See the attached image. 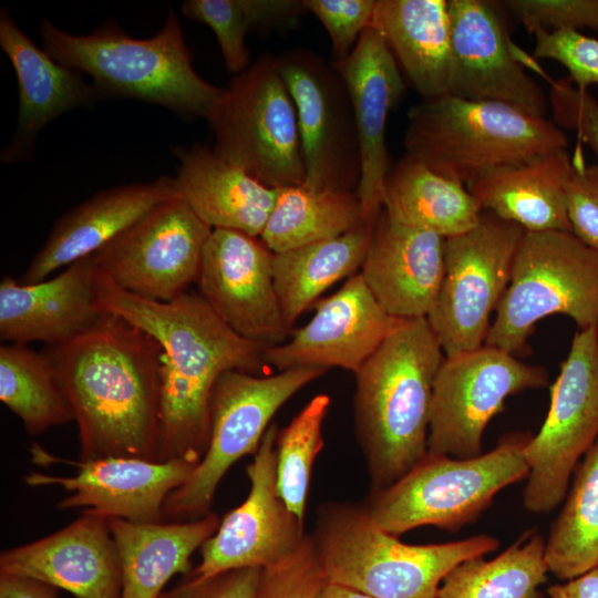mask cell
Listing matches in <instances>:
<instances>
[{
	"instance_id": "1",
	"label": "cell",
	"mask_w": 598,
	"mask_h": 598,
	"mask_svg": "<svg viewBox=\"0 0 598 598\" xmlns=\"http://www.w3.org/2000/svg\"><path fill=\"white\" fill-rule=\"evenodd\" d=\"M100 271V270H99ZM101 308L151 334L162 347V444L158 461L197 463L210 435V399L229 370L260 375L267 347L230 329L198 292L152 301L115 286L99 272Z\"/></svg>"
},
{
	"instance_id": "2",
	"label": "cell",
	"mask_w": 598,
	"mask_h": 598,
	"mask_svg": "<svg viewBox=\"0 0 598 598\" xmlns=\"http://www.w3.org/2000/svg\"><path fill=\"white\" fill-rule=\"evenodd\" d=\"M44 352L74 411L80 460L158 461L163 350L151 334L107 313L91 330Z\"/></svg>"
},
{
	"instance_id": "3",
	"label": "cell",
	"mask_w": 598,
	"mask_h": 598,
	"mask_svg": "<svg viewBox=\"0 0 598 598\" xmlns=\"http://www.w3.org/2000/svg\"><path fill=\"white\" fill-rule=\"evenodd\" d=\"M445 359L427 319H398L355 375L354 424L372 492L427 453L433 384Z\"/></svg>"
},
{
	"instance_id": "4",
	"label": "cell",
	"mask_w": 598,
	"mask_h": 598,
	"mask_svg": "<svg viewBox=\"0 0 598 598\" xmlns=\"http://www.w3.org/2000/svg\"><path fill=\"white\" fill-rule=\"evenodd\" d=\"M39 35L55 61L92 78L97 96L134 99L207 121L224 92L195 71L175 12L146 39L131 37L114 21L80 35L49 19L40 22Z\"/></svg>"
},
{
	"instance_id": "5",
	"label": "cell",
	"mask_w": 598,
	"mask_h": 598,
	"mask_svg": "<svg viewBox=\"0 0 598 598\" xmlns=\"http://www.w3.org/2000/svg\"><path fill=\"white\" fill-rule=\"evenodd\" d=\"M311 539L328 581L373 598H437L443 578L455 566L499 546L486 534L405 544L380 528L362 505L348 503L321 505Z\"/></svg>"
},
{
	"instance_id": "6",
	"label": "cell",
	"mask_w": 598,
	"mask_h": 598,
	"mask_svg": "<svg viewBox=\"0 0 598 598\" xmlns=\"http://www.w3.org/2000/svg\"><path fill=\"white\" fill-rule=\"evenodd\" d=\"M403 143L406 155L464 186L499 167L568 146L563 130L545 116L450 94L409 110Z\"/></svg>"
},
{
	"instance_id": "7",
	"label": "cell",
	"mask_w": 598,
	"mask_h": 598,
	"mask_svg": "<svg viewBox=\"0 0 598 598\" xmlns=\"http://www.w3.org/2000/svg\"><path fill=\"white\" fill-rule=\"evenodd\" d=\"M530 437L528 432L505 434L493 450L472 458L426 453L392 485L371 492L362 506L396 537L427 525L457 532L474 523L499 491L527 477L524 448Z\"/></svg>"
},
{
	"instance_id": "8",
	"label": "cell",
	"mask_w": 598,
	"mask_h": 598,
	"mask_svg": "<svg viewBox=\"0 0 598 598\" xmlns=\"http://www.w3.org/2000/svg\"><path fill=\"white\" fill-rule=\"evenodd\" d=\"M553 315L598 326V252L573 233L525 231L484 344L528 354L537 322Z\"/></svg>"
},
{
	"instance_id": "9",
	"label": "cell",
	"mask_w": 598,
	"mask_h": 598,
	"mask_svg": "<svg viewBox=\"0 0 598 598\" xmlns=\"http://www.w3.org/2000/svg\"><path fill=\"white\" fill-rule=\"evenodd\" d=\"M207 122L214 151L269 188L305 182L295 103L278 58L260 56L236 74Z\"/></svg>"
},
{
	"instance_id": "10",
	"label": "cell",
	"mask_w": 598,
	"mask_h": 598,
	"mask_svg": "<svg viewBox=\"0 0 598 598\" xmlns=\"http://www.w3.org/2000/svg\"><path fill=\"white\" fill-rule=\"evenodd\" d=\"M326 371L297 367L272 375L238 370L223 373L212 393L207 450L186 482L168 496L165 518L188 519L208 514L227 471L243 456L257 452L275 413Z\"/></svg>"
},
{
	"instance_id": "11",
	"label": "cell",
	"mask_w": 598,
	"mask_h": 598,
	"mask_svg": "<svg viewBox=\"0 0 598 598\" xmlns=\"http://www.w3.org/2000/svg\"><path fill=\"white\" fill-rule=\"evenodd\" d=\"M524 234L519 225L483 210L472 229L446 238L443 280L426 317L446 358L485 343Z\"/></svg>"
},
{
	"instance_id": "12",
	"label": "cell",
	"mask_w": 598,
	"mask_h": 598,
	"mask_svg": "<svg viewBox=\"0 0 598 598\" xmlns=\"http://www.w3.org/2000/svg\"><path fill=\"white\" fill-rule=\"evenodd\" d=\"M598 437V326L578 329L560 372L550 385V405L524 448L528 465L525 508L553 512L566 497L570 478Z\"/></svg>"
},
{
	"instance_id": "13",
	"label": "cell",
	"mask_w": 598,
	"mask_h": 598,
	"mask_svg": "<svg viewBox=\"0 0 598 598\" xmlns=\"http://www.w3.org/2000/svg\"><path fill=\"white\" fill-rule=\"evenodd\" d=\"M547 384L543 367L487 344L445 357L433 384L427 453L455 458L483 454V433L505 410L506 399Z\"/></svg>"
},
{
	"instance_id": "14",
	"label": "cell",
	"mask_w": 598,
	"mask_h": 598,
	"mask_svg": "<svg viewBox=\"0 0 598 598\" xmlns=\"http://www.w3.org/2000/svg\"><path fill=\"white\" fill-rule=\"evenodd\" d=\"M212 230L177 196L155 206L93 256L101 274L122 290L168 302L196 282Z\"/></svg>"
},
{
	"instance_id": "15",
	"label": "cell",
	"mask_w": 598,
	"mask_h": 598,
	"mask_svg": "<svg viewBox=\"0 0 598 598\" xmlns=\"http://www.w3.org/2000/svg\"><path fill=\"white\" fill-rule=\"evenodd\" d=\"M296 106L305 162V184L317 189L355 192L360 148L346 83L318 54L295 49L278 58Z\"/></svg>"
},
{
	"instance_id": "16",
	"label": "cell",
	"mask_w": 598,
	"mask_h": 598,
	"mask_svg": "<svg viewBox=\"0 0 598 598\" xmlns=\"http://www.w3.org/2000/svg\"><path fill=\"white\" fill-rule=\"evenodd\" d=\"M37 464L68 463L76 467L71 476L30 472L23 476L32 487L59 486L69 493L58 509L84 507L106 518L136 523L164 522L168 496L192 474L197 463L176 458L150 461L138 457H102L71 461L58 458L39 444L30 447Z\"/></svg>"
},
{
	"instance_id": "17",
	"label": "cell",
	"mask_w": 598,
	"mask_h": 598,
	"mask_svg": "<svg viewBox=\"0 0 598 598\" xmlns=\"http://www.w3.org/2000/svg\"><path fill=\"white\" fill-rule=\"evenodd\" d=\"M276 424L265 432L247 466V498L227 513L216 533L200 547V563L188 578L206 579L247 567L266 568L291 555L303 542V523L277 491Z\"/></svg>"
},
{
	"instance_id": "18",
	"label": "cell",
	"mask_w": 598,
	"mask_h": 598,
	"mask_svg": "<svg viewBox=\"0 0 598 598\" xmlns=\"http://www.w3.org/2000/svg\"><path fill=\"white\" fill-rule=\"evenodd\" d=\"M498 8L493 1L448 0V94L505 103L545 116L548 97L525 71Z\"/></svg>"
},
{
	"instance_id": "19",
	"label": "cell",
	"mask_w": 598,
	"mask_h": 598,
	"mask_svg": "<svg viewBox=\"0 0 598 598\" xmlns=\"http://www.w3.org/2000/svg\"><path fill=\"white\" fill-rule=\"evenodd\" d=\"M196 283L200 297L239 336L267 348L285 342L290 329L275 289L272 252L258 237L213 229Z\"/></svg>"
},
{
	"instance_id": "20",
	"label": "cell",
	"mask_w": 598,
	"mask_h": 598,
	"mask_svg": "<svg viewBox=\"0 0 598 598\" xmlns=\"http://www.w3.org/2000/svg\"><path fill=\"white\" fill-rule=\"evenodd\" d=\"M396 320L382 308L358 272L321 300L311 320L296 330L288 342L267 348L265 360L279 372L297 367H338L355 374Z\"/></svg>"
},
{
	"instance_id": "21",
	"label": "cell",
	"mask_w": 598,
	"mask_h": 598,
	"mask_svg": "<svg viewBox=\"0 0 598 598\" xmlns=\"http://www.w3.org/2000/svg\"><path fill=\"white\" fill-rule=\"evenodd\" d=\"M0 574L34 579L76 598H121L109 518L90 509L51 535L2 550Z\"/></svg>"
},
{
	"instance_id": "22",
	"label": "cell",
	"mask_w": 598,
	"mask_h": 598,
	"mask_svg": "<svg viewBox=\"0 0 598 598\" xmlns=\"http://www.w3.org/2000/svg\"><path fill=\"white\" fill-rule=\"evenodd\" d=\"M342 76L353 107L360 148L361 175L357 187L363 217L374 224L383 208V188L390 171L385 127L391 109L405 83L382 35L372 27L360 35L350 54L332 61Z\"/></svg>"
},
{
	"instance_id": "23",
	"label": "cell",
	"mask_w": 598,
	"mask_h": 598,
	"mask_svg": "<svg viewBox=\"0 0 598 598\" xmlns=\"http://www.w3.org/2000/svg\"><path fill=\"white\" fill-rule=\"evenodd\" d=\"M99 268L93 254L53 278L22 283L0 282V338L10 343H66L94 328L106 316L99 302Z\"/></svg>"
},
{
	"instance_id": "24",
	"label": "cell",
	"mask_w": 598,
	"mask_h": 598,
	"mask_svg": "<svg viewBox=\"0 0 598 598\" xmlns=\"http://www.w3.org/2000/svg\"><path fill=\"white\" fill-rule=\"evenodd\" d=\"M446 238L377 218L361 276L382 308L398 319L427 317L445 270Z\"/></svg>"
},
{
	"instance_id": "25",
	"label": "cell",
	"mask_w": 598,
	"mask_h": 598,
	"mask_svg": "<svg viewBox=\"0 0 598 598\" xmlns=\"http://www.w3.org/2000/svg\"><path fill=\"white\" fill-rule=\"evenodd\" d=\"M177 196L175 178L167 175L97 192L56 219L19 281L48 279L53 271L94 254L155 206Z\"/></svg>"
},
{
	"instance_id": "26",
	"label": "cell",
	"mask_w": 598,
	"mask_h": 598,
	"mask_svg": "<svg viewBox=\"0 0 598 598\" xmlns=\"http://www.w3.org/2000/svg\"><path fill=\"white\" fill-rule=\"evenodd\" d=\"M0 45L16 72L20 99L17 130L0 154L8 164L32 158L34 142L50 122L71 110L92 105L97 94L83 73L40 49L4 7L0 11Z\"/></svg>"
},
{
	"instance_id": "27",
	"label": "cell",
	"mask_w": 598,
	"mask_h": 598,
	"mask_svg": "<svg viewBox=\"0 0 598 598\" xmlns=\"http://www.w3.org/2000/svg\"><path fill=\"white\" fill-rule=\"evenodd\" d=\"M179 197L212 229L226 228L260 237L277 197L243 168L202 144L173 150Z\"/></svg>"
},
{
	"instance_id": "28",
	"label": "cell",
	"mask_w": 598,
	"mask_h": 598,
	"mask_svg": "<svg viewBox=\"0 0 598 598\" xmlns=\"http://www.w3.org/2000/svg\"><path fill=\"white\" fill-rule=\"evenodd\" d=\"M571 167L567 150H559L494 169L466 188L482 210L525 231L571 233L566 192Z\"/></svg>"
},
{
	"instance_id": "29",
	"label": "cell",
	"mask_w": 598,
	"mask_h": 598,
	"mask_svg": "<svg viewBox=\"0 0 598 598\" xmlns=\"http://www.w3.org/2000/svg\"><path fill=\"white\" fill-rule=\"evenodd\" d=\"M220 520L213 512L188 522L109 518L121 565V598H159L174 575L192 571V555L216 533Z\"/></svg>"
},
{
	"instance_id": "30",
	"label": "cell",
	"mask_w": 598,
	"mask_h": 598,
	"mask_svg": "<svg viewBox=\"0 0 598 598\" xmlns=\"http://www.w3.org/2000/svg\"><path fill=\"white\" fill-rule=\"evenodd\" d=\"M370 27L423 100L448 94L451 22L446 0H377Z\"/></svg>"
},
{
	"instance_id": "31",
	"label": "cell",
	"mask_w": 598,
	"mask_h": 598,
	"mask_svg": "<svg viewBox=\"0 0 598 598\" xmlns=\"http://www.w3.org/2000/svg\"><path fill=\"white\" fill-rule=\"evenodd\" d=\"M382 209L395 223L445 238L472 229L483 212L466 186L406 154L390 167Z\"/></svg>"
},
{
	"instance_id": "32",
	"label": "cell",
	"mask_w": 598,
	"mask_h": 598,
	"mask_svg": "<svg viewBox=\"0 0 598 598\" xmlns=\"http://www.w3.org/2000/svg\"><path fill=\"white\" fill-rule=\"evenodd\" d=\"M373 226L364 223L333 238L272 252L275 289L289 329L323 291L361 268Z\"/></svg>"
},
{
	"instance_id": "33",
	"label": "cell",
	"mask_w": 598,
	"mask_h": 598,
	"mask_svg": "<svg viewBox=\"0 0 598 598\" xmlns=\"http://www.w3.org/2000/svg\"><path fill=\"white\" fill-rule=\"evenodd\" d=\"M364 219L355 192L317 189L305 184L277 188L261 241L282 252L346 234Z\"/></svg>"
},
{
	"instance_id": "34",
	"label": "cell",
	"mask_w": 598,
	"mask_h": 598,
	"mask_svg": "<svg viewBox=\"0 0 598 598\" xmlns=\"http://www.w3.org/2000/svg\"><path fill=\"white\" fill-rule=\"evenodd\" d=\"M546 540L526 532L493 559L475 557L455 566L443 578L437 598H544L547 582Z\"/></svg>"
},
{
	"instance_id": "35",
	"label": "cell",
	"mask_w": 598,
	"mask_h": 598,
	"mask_svg": "<svg viewBox=\"0 0 598 598\" xmlns=\"http://www.w3.org/2000/svg\"><path fill=\"white\" fill-rule=\"evenodd\" d=\"M0 400L30 435L74 421V411L48 354L27 344L0 346Z\"/></svg>"
},
{
	"instance_id": "36",
	"label": "cell",
	"mask_w": 598,
	"mask_h": 598,
	"mask_svg": "<svg viewBox=\"0 0 598 598\" xmlns=\"http://www.w3.org/2000/svg\"><path fill=\"white\" fill-rule=\"evenodd\" d=\"M548 571L573 579L598 566V437L582 456L545 544Z\"/></svg>"
},
{
	"instance_id": "37",
	"label": "cell",
	"mask_w": 598,
	"mask_h": 598,
	"mask_svg": "<svg viewBox=\"0 0 598 598\" xmlns=\"http://www.w3.org/2000/svg\"><path fill=\"white\" fill-rule=\"evenodd\" d=\"M181 10L213 30L226 69L235 75L250 66L246 34L252 27H281L307 11L297 0H186Z\"/></svg>"
},
{
	"instance_id": "38",
	"label": "cell",
	"mask_w": 598,
	"mask_h": 598,
	"mask_svg": "<svg viewBox=\"0 0 598 598\" xmlns=\"http://www.w3.org/2000/svg\"><path fill=\"white\" fill-rule=\"evenodd\" d=\"M329 395L313 396L276 439L277 491L288 509L305 522L313 462L323 447L322 423Z\"/></svg>"
},
{
	"instance_id": "39",
	"label": "cell",
	"mask_w": 598,
	"mask_h": 598,
	"mask_svg": "<svg viewBox=\"0 0 598 598\" xmlns=\"http://www.w3.org/2000/svg\"><path fill=\"white\" fill-rule=\"evenodd\" d=\"M327 582L311 536L281 561L262 568L257 598H315Z\"/></svg>"
},
{
	"instance_id": "40",
	"label": "cell",
	"mask_w": 598,
	"mask_h": 598,
	"mask_svg": "<svg viewBox=\"0 0 598 598\" xmlns=\"http://www.w3.org/2000/svg\"><path fill=\"white\" fill-rule=\"evenodd\" d=\"M525 29L538 31H598V0H505L501 2Z\"/></svg>"
},
{
	"instance_id": "41",
	"label": "cell",
	"mask_w": 598,
	"mask_h": 598,
	"mask_svg": "<svg viewBox=\"0 0 598 598\" xmlns=\"http://www.w3.org/2000/svg\"><path fill=\"white\" fill-rule=\"evenodd\" d=\"M534 55L560 63L579 89L598 85V39L579 31H538Z\"/></svg>"
},
{
	"instance_id": "42",
	"label": "cell",
	"mask_w": 598,
	"mask_h": 598,
	"mask_svg": "<svg viewBox=\"0 0 598 598\" xmlns=\"http://www.w3.org/2000/svg\"><path fill=\"white\" fill-rule=\"evenodd\" d=\"M326 28L333 61L344 60L362 32L370 27L377 0H302Z\"/></svg>"
},
{
	"instance_id": "43",
	"label": "cell",
	"mask_w": 598,
	"mask_h": 598,
	"mask_svg": "<svg viewBox=\"0 0 598 598\" xmlns=\"http://www.w3.org/2000/svg\"><path fill=\"white\" fill-rule=\"evenodd\" d=\"M567 213L571 233L598 252V165L586 164L580 151L571 157Z\"/></svg>"
},
{
	"instance_id": "44",
	"label": "cell",
	"mask_w": 598,
	"mask_h": 598,
	"mask_svg": "<svg viewBox=\"0 0 598 598\" xmlns=\"http://www.w3.org/2000/svg\"><path fill=\"white\" fill-rule=\"evenodd\" d=\"M548 104L554 122L576 133L598 159V101L587 89H579L568 79L551 81Z\"/></svg>"
},
{
	"instance_id": "45",
	"label": "cell",
	"mask_w": 598,
	"mask_h": 598,
	"mask_svg": "<svg viewBox=\"0 0 598 598\" xmlns=\"http://www.w3.org/2000/svg\"><path fill=\"white\" fill-rule=\"evenodd\" d=\"M262 568L247 567L206 579L186 578L159 598H257Z\"/></svg>"
},
{
	"instance_id": "46",
	"label": "cell",
	"mask_w": 598,
	"mask_h": 598,
	"mask_svg": "<svg viewBox=\"0 0 598 598\" xmlns=\"http://www.w3.org/2000/svg\"><path fill=\"white\" fill-rule=\"evenodd\" d=\"M58 588L34 579L0 574V598H58Z\"/></svg>"
},
{
	"instance_id": "47",
	"label": "cell",
	"mask_w": 598,
	"mask_h": 598,
	"mask_svg": "<svg viewBox=\"0 0 598 598\" xmlns=\"http://www.w3.org/2000/svg\"><path fill=\"white\" fill-rule=\"evenodd\" d=\"M549 598H598V566L547 588Z\"/></svg>"
},
{
	"instance_id": "48",
	"label": "cell",
	"mask_w": 598,
	"mask_h": 598,
	"mask_svg": "<svg viewBox=\"0 0 598 598\" xmlns=\"http://www.w3.org/2000/svg\"><path fill=\"white\" fill-rule=\"evenodd\" d=\"M315 598H373L357 589L344 585L328 581L318 591Z\"/></svg>"
}]
</instances>
